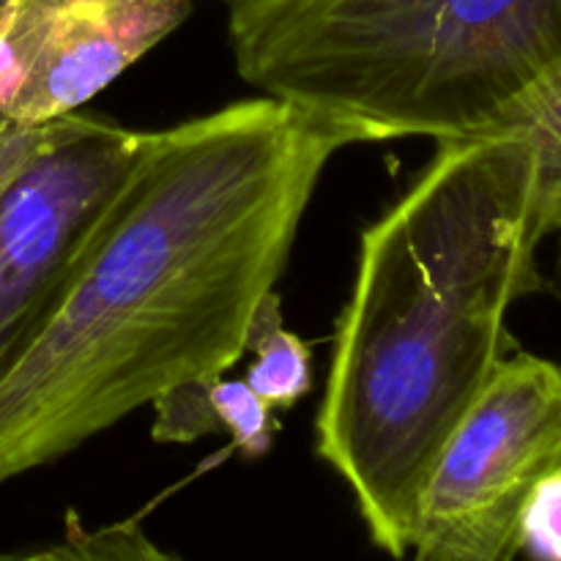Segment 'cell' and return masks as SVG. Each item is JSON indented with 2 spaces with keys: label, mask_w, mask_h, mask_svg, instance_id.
<instances>
[{
  "label": "cell",
  "mask_w": 561,
  "mask_h": 561,
  "mask_svg": "<svg viewBox=\"0 0 561 561\" xmlns=\"http://www.w3.org/2000/svg\"><path fill=\"white\" fill-rule=\"evenodd\" d=\"M345 146L348 131L268 96L142 131L64 294L0 376V485L239 365Z\"/></svg>",
  "instance_id": "1"
},
{
  "label": "cell",
  "mask_w": 561,
  "mask_h": 561,
  "mask_svg": "<svg viewBox=\"0 0 561 561\" xmlns=\"http://www.w3.org/2000/svg\"><path fill=\"white\" fill-rule=\"evenodd\" d=\"M535 159L518 135L438 142L359 239L316 416V455L373 546L405 559L444 444L510 354L507 316L542 288Z\"/></svg>",
  "instance_id": "2"
},
{
  "label": "cell",
  "mask_w": 561,
  "mask_h": 561,
  "mask_svg": "<svg viewBox=\"0 0 561 561\" xmlns=\"http://www.w3.org/2000/svg\"><path fill=\"white\" fill-rule=\"evenodd\" d=\"M236 71L356 142L510 135L561 71V0H222Z\"/></svg>",
  "instance_id": "3"
},
{
  "label": "cell",
  "mask_w": 561,
  "mask_h": 561,
  "mask_svg": "<svg viewBox=\"0 0 561 561\" xmlns=\"http://www.w3.org/2000/svg\"><path fill=\"white\" fill-rule=\"evenodd\" d=\"M561 466V365L507 354L438 455L411 561H513L518 515Z\"/></svg>",
  "instance_id": "4"
},
{
  "label": "cell",
  "mask_w": 561,
  "mask_h": 561,
  "mask_svg": "<svg viewBox=\"0 0 561 561\" xmlns=\"http://www.w3.org/2000/svg\"><path fill=\"white\" fill-rule=\"evenodd\" d=\"M140 146L142 131L64 115L0 190V376L53 312Z\"/></svg>",
  "instance_id": "5"
},
{
  "label": "cell",
  "mask_w": 561,
  "mask_h": 561,
  "mask_svg": "<svg viewBox=\"0 0 561 561\" xmlns=\"http://www.w3.org/2000/svg\"><path fill=\"white\" fill-rule=\"evenodd\" d=\"M201 0H3L0 118L77 113L170 36Z\"/></svg>",
  "instance_id": "6"
},
{
  "label": "cell",
  "mask_w": 561,
  "mask_h": 561,
  "mask_svg": "<svg viewBox=\"0 0 561 561\" xmlns=\"http://www.w3.org/2000/svg\"><path fill=\"white\" fill-rule=\"evenodd\" d=\"M151 409V436L159 444H190L225 433L247 458H261L272 449L279 431L274 411L247 387L244 378H192L159 394Z\"/></svg>",
  "instance_id": "7"
},
{
  "label": "cell",
  "mask_w": 561,
  "mask_h": 561,
  "mask_svg": "<svg viewBox=\"0 0 561 561\" xmlns=\"http://www.w3.org/2000/svg\"><path fill=\"white\" fill-rule=\"evenodd\" d=\"M244 354H252L247 387L272 411H290L312 389L310 345L285 329L277 290H268L252 312Z\"/></svg>",
  "instance_id": "8"
},
{
  "label": "cell",
  "mask_w": 561,
  "mask_h": 561,
  "mask_svg": "<svg viewBox=\"0 0 561 561\" xmlns=\"http://www.w3.org/2000/svg\"><path fill=\"white\" fill-rule=\"evenodd\" d=\"M0 561H190L153 540L140 520L88 526L69 510L58 540L0 548Z\"/></svg>",
  "instance_id": "9"
},
{
  "label": "cell",
  "mask_w": 561,
  "mask_h": 561,
  "mask_svg": "<svg viewBox=\"0 0 561 561\" xmlns=\"http://www.w3.org/2000/svg\"><path fill=\"white\" fill-rule=\"evenodd\" d=\"M510 135L524 137L535 159L537 214L546 236H561V71L515 121Z\"/></svg>",
  "instance_id": "10"
},
{
  "label": "cell",
  "mask_w": 561,
  "mask_h": 561,
  "mask_svg": "<svg viewBox=\"0 0 561 561\" xmlns=\"http://www.w3.org/2000/svg\"><path fill=\"white\" fill-rule=\"evenodd\" d=\"M515 548L529 561H561V466L537 480L526 496Z\"/></svg>",
  "instance_id": "11"
},
{
  "label": "cell",
  "mask_w": 561,
  "mask_h": 561,
  "mask_svg": "<svg viewBox=\"0 0 561 561\" xmlns=\"http://www.w3.org/2000/svg\"><path fill=\"white\" fill-rule=\"evenodd\" d=\"M44 126H20L0 118V190L14 175V170L25 162L27 153L36 148Z\"/></svg>",
  "instance_id": "12"
},
{
  "label": "cell",
  "mask_w": 561,
  "mask_h": 561,
  "mask_svg": "<svg viewBox=\"0 0 561 561\" xmlns=\"http://www.w3.org/2000/svg\"><path fill=\"white\" fill-rule=\"evenodd\" d=\"M559 279H561V263H559Z\"/></svg>",
  "instance_id": "13"
},
{
  "label": "cell",
  "mask_w": 561,
  "mask_h": 561,
  "mask_svg": "<svg viewBox=\"0 0 561 561\" xmlns=\"http://www.w3.org/2000/svg\"><path fill=\"white\" fill-rule=\"evenodd\" d=\"M0 3H3V0H0Z\"/></svg>",
  "instance_id": "14"
}]
</instances>
